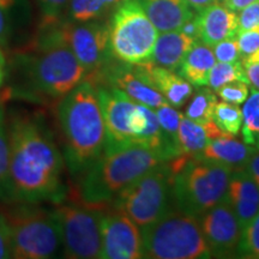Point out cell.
I'll list each match as a JSON object with an SVG mask.
<instances>
[{
  "label": "cell",
  "instance_id": "1",
  "mask_svg": "<svg viewBox=\"0 0 259 259\" xmlns=\"http://www.w3.org/2000/svg\"><path fill=\"white\" fill-rule=\"evenodd\" d=\"M10 204L61 202L64 156L42 116L16 114L8 124Z\"/></svg>",
  "mask_w": 259,
  "mask_h": 259
},
{
  "label": "cell",
  "instance_id": "2",
  "mask_svg": "<svg viewBox=\"0 0 259 259\" xmlns=\"http://www.w3.org/2000/svg\"><path fill=\"white\" fill-rule=\"evenodd\" d=\"M14 92L30 101L60 100L87 79L61 31V19L41 22L35 40L14 61Z\"/></svg>",
  "mask_w": 259,
  "mask_h": 259
},
{
  "label": "cell",
  "instance_id": "3",
  "mask_svg": "<svg viewBox=\"0 0 259 259\" xmlns=\"http://www.w3.org/2000/svg\"><path fill=\"white\" fill-rule=\"evenodd\" d=\"M57 120L63 141L64 161L74 178H80L103 153L106 126L96 87L83 80L61 97Z\"/></svg>",
  "mask_w": 259,
  "mask_h": 259
},
{
  "label": "cell",
  "instance_id": "4",
  "mask_svg": "<svg viewBox=\"0 0 259 259\" xmlns=\"http://www.w3.org/2000/svg\"><path fill=\"white\" fill-rule=\"evenodd\" d=\"M157 153L138 143L106 145L79 178V197L90 205H105L148 170L162 163Z\"/></svg>",
  "mask_w": 259,
  "mask_h": 259
},
{
  "label": "cell",
  "instance_id": "5",
  "mask_svg": "<svg viewBox=\"0 0 259 259\" xmlns=\"http://www.w3.org/2000/svg\"><path fill=\"white\" fill-rule=\"evenodd\" d=\"M173 171L176 209L198 219L225 198L232 171L222 164L181 155L167 161Z\"/></svg>",
  "mask_w": 259,
  "mask_h": 259
},
{
  "label": "cell",
  "instance_id": "6",
  "mask_svg": "<svg viewBox=\"0 0 259 259\" xmlns=\"http://www.w3.org/2000/svg\"><path fill=\"white\" fill-rule=\"evenodd\" d=\"M5 213L11 233L12 258L48 259L63 252V240L54 210L38 204H11Z\"/></svg>",
  "mask_w": 259,
  "mask_h": 259
},
{
  "label": "cell",
  "instance_id": "7",
  "mask_svg": "<svg viewBox=\"0 0 259 259\" xmlns=\"http://www.w3.org/2000/svg\"><path fill=\"white\" fill-rule=\"evenodd\" d=\"M139 229L143 258L200 259L211 257L198 220L177 209Z\"/></svg>",
  "mask_w": 259,
  "mask_h": 259
},
{
  "label": "cell",
  "instance_id": "8",
  "mask_svg": "<svg viewBox=\"0 0 259 259\" xmlns=\"http://www.w3.org/2000/svg\"><path fill=\"white\" fill-rule=\"evenodd\" d=\"M112 202L113 208L139 228L150 225L174 210L173 171L167 162H162L121 190Z\"/></svg>",
  "mask_w": 259,
  "mask_h": 259
},
{
  "label": "cell",
  "instance_id": "9",
  "mask_svg": "<svg viewBox=\"0 0 259 259\" xmlns=\"http://www.w3.org/2000/svg\"><path fill=\"white\" fill-rule=\"evenodd\" d=\"M158 31L138 0L116 4L109 24V45L113 57L126 64L150 61Z\"/></svg>",
  "mask_w": 259,
  "mask_h": 259
},
{
  "label": "cell",
  "instance_id": "10",
  "mask_svg": "<svg viewBox=\"0 0 259 259\" xmlns=\"http://www.w3.org/2000/svg\"><path fill=\"white\" fill-rule=\"evenodd\" d=\"M59 221L64 257L71 259L100 258L101 211L84 203H57L53 209Z\"/></svg>",
  "mask_w": 259,
  "mask_h": 259
},
{
  "label": "cell",
  "instance_id": "11",
  "mask_svg": "<svg viewBox=\"0 0 259 259\" xmlns=\"http://www.w3.org/2000/svg\"><path fill=\"white\" fill-rule=\"evenodd\" d=\"M61 31L67 46L92 80L111 63L113 57L109 45V25L97 19L89 22L61 21Z\"/></svg>",
  "mask_w": 259,
  "mask_h": 259
},
{
  "label": "cell",
  "instance_id": "12",
  "mask_svg": "<svg viewBox=\"0 0 259 259\" xmlns=\"http://www.w3.org/2000/svg\"><path fill=\"white\" fill-rule=\"evenodd\" d=\"M102 259H138L142 253L141 229L120 210L101 211Z\"/></svg>",
  "mask_w": 259,
  "mask_h": 259
},
{
  "label": "cell",
  "instance_id": "13",
  "mask_svg": "<svg viewBox=\"0 0 259 259\" xmlns=\"http://www.w3.org/2000/svg\"><path fill=\"white\" fill-rule=\"evenodd\" d=\"M197 220L211 257L222 258L235 254L242 227L226 198L203 212Z\"/></svg>",
  "mask_w": 259,
  "mask_h": 259
},
{
  "label": "cell",
  "instance_id": "14",
  "mask_svg": "<svg viewBox=\"0 0 259 259\" xmlns=\"http://www.w3.org/2000/svg\"><path fill=\"white\" fill-rule=\"evenodd\" d=\"M116 61L118 64L111 61L94 79L103 78L107 80V85L121 89L135 102L153 109L167 105L164 97L151 84L143 65H131Z\"/></svg>",
  "mask_w": 259,
  "mask_h": 259
},
{
  "label": "cell",
  "instance_id": "15",
  "mask_svg": "<svg viewBox=\"0 0 259 259\" xmlns=\"http://www.w3.org/2000/svg\"><path fill=\"white\" fill-rule=\"evenodd\" d=\"M96 93L106 126V145L134 143L130 131V119L137 102L116 87H99Z\"/></svg>",
  "mask_w": 259,
  "mask_h": 259
},
{
  "label": "cell",
  "instance_id": "16",
  "mask_svg": "<svg viewBox=\"0 0 259 259\" xmlns=\"http://www.w3.org/2000/svg\"><path fill=\"white\" fill-rule=\"evenodd\" d=\"M225 198L242 229L259 212V185L244 169L232 171Z\"/></svg>",
  "mask_w": 259,
  "mask_h": 259
},
{
  "label": "cell",
  "instance_id": "17",
  "mask_svg": "<svg viewBox=\"0 0 259 259\" xmlns=\"http://www.w3.org/2000/svg\"><path fill=\"white\" fill-rule=\"evenodd\" d=\"M253 147L232 135H222L210 139L206 147L194 158L222 164L231 170H242L247 163Z\"/></svg>",
  "mask_w": 259,
  "mask_h": 259
},
{
  "label": "cell",
  "instance_id": "18",
  "mask_svg": "<svg viewBox=\"0 0 259 259\" xmlns=\"http://www.w3.org/2000/svg\"><path fill=\"white\" fill-rule=\"evenodd\" d=\"M199 40L212 47L220 41L235 37L238 32V14L220 2L208 6L197 15Z\"/></svg>",
  "mask_w": 259,
  "mask_h": 259
},
{
  "label": "cell",
  "instance_id": "19",
  "mask_svg": "<svg viewBox=\"0 0 259 259\" xmlns=\"http://www.w3.org/2000/svg\"><path fill=\"white\" fill-rule=\"evenodd\" d=\"M145 72L154 88L164 97L167 103L174 108H180L192 96L193 87L176 70L158 66L150 61L143 63Z\"/></svg>",
  "mask_w": 259,
  "mask_h": 259
},
{
  "label": "cell",
  "instance_id": "20",
  "mask_svg": "<svg viewBox=\"0 0 259 259\" xmlns=\"http://www.w3.org/2000/svg\"><path fill=\"white\" fill-rule=\"evenodd\" d=\"M148 18L158 32L179 30L192 18L194 10L184 0H138Z\"/></svg>",
  "mask_w": 259,
  "mask_h": 259
},
{
  "label": "cell",
  "instance_id": "21",
  "mask_svg": "<svg viewBox=\"0 0 259 259\" xmlns=\"http://www.w3.org/2000/svg\"><path fill=\"white\" fill-rule=\"evenodd\" d=\"M215 63L212 47L196 40L178 67V73L194 87H205Z\"/></svg>",
  "mask_w": 259,
  "mask_h": 259
},
{
  "label": "cell",
  "instance_id": "22",
  "mask_svg": "<svg viewBox=\"0 0 259 259\" xmlns=\"http://www.w3.org/2000/svg\"><path fill=\"white\" fill-rule=\"evenodd\" d=\"M196 40L180 30L158 32L150 63L166 69L177 70Z\"/></svg>",
  "mask_w": 259,
  "mask_h": 259
},
{
  "label": "cell",
  "instance_id": "23",
  "mask_svg": "<svg viewBox=\"0 0 259 259\" xmlns=\"http://www.w3.org/2000/svg\"><path fill=\"white\" fill-rule=\"evenodd\" d=\"M226 135L220 130L216 124L203 126L197 124L181 114L179 130H178V143H179L180 153L185 156H194L200 153L210 139Z\"/></svg>",
  "mask_w": 259,
  "mask_h": 259
},
{
  "label": "cell",
  "instance_id": "24",
  "mask_svg": "<svg viewBox=\"0 0 259 259\" xmlns=\"http://www.w3.org/2000/svg\"><path fill=\"white\" fill-rule=\"evenodd\" d=\"M29 18L25 0H0V47H8Z\"/></svg>",
  "mask_w": 259,
  "mask_h": 259
},
{
  "label": "cell",
  "instance_id": "25",
  "mask_svg": "<svg viewBox=\"0 0 259 259\" xmlns=\"http://www.w3.org/2000/svg\"><path fill=\"white\" fill-rule=\"evenodd\" d=\"M218 103L215 92L209 87H199L187 106L185 116L197 124L210 126L213 121V109Z\"/></svg>",
  "mask_w": 259,
  "mask_h": 259
},
{
  "label": "cell",
  "instance_id": "26",
  "mask_svg": "<svg viewBox=\"0 0 259 259\" xmlns=\"http://www.w3.org/2000/svg\"><path fill=\"white\" fill-rule=\"evenodd\" d=\"M241 134L245 143L259 148V92L251 90L242 107Z\"/></svg>",
  "mask_w": 259,
  "mask_h": 259
},
{
  "label": "cell",
  "instance_id": "27",
  "mask_svg": "<svg viewBox=\"0 0 259 259\" xmlns=\"http://www.w3.org/2000/svg\"><path fill=\"white\" fill-rule=\"evenodd\" d=\"M9 162L10 144L8 122L5 120L4 109L0 106V203L9 205Z\"/></svg>",
  "mask_w": 259,
  "mask_h": 259
},
{
  "label": "cell",
  "instance_id": "28",
  "mask_svg": "<svg viewBox=\"0 0 259 259\" xmlns=\"http://www.w3.org/2000/svg\"><path fill=\"white\" fill-rule=\"evenodd\" d=\"M213 121L223 134L236 136L242 126V111L238 105L218 102L213 109Z\"/></svg>",
  "mask_w": 259,
  "mask_h": 259
},
{
  "label": "cell",
  "instance_id": "29",
  "mask_svg": "<svg viewBox=\"0 0 259 259\" xmlns=\"http://www.w3.org/2000/svg\"><path fill=\"white\" fill-rule=\"evenodd\" d=\"M233 80H242V82L248 84L242 61L239 60L234 61V63L216 61L209 74V88H211L215 92L223 84L233 82Z\"/></svg>",
  "mask_w": 259,
  "mask_h": 259
},
{
  "label": "cell",
  "instance_id": "30",
  "mask_svg": "<svg viewBox=\"0 0 259 259\" xmlns=\"http://www.w3.org/2000/svg\"><path fill=\"white\" fill-rule=\"evenodd\" d=\"M109 6L105 0H70L67 16L71 22H89L105 15Z\"/></svg>",
  "mask_w": 259,
  "mask_h": 259
},
{
  "label": "cell",
  "instance_id": "31",
  "mask_svg": "<svg viewBox=\"0 0 259 259\" xmlns=\"http://www.w3.org/2000/svg\"><path fill=\"white\" fill-rule=\"evenodd\" d=\"M235 254L241 258L259 259V212L242 229Z\"/></svg>",
  "mask_w": 259,
  "mask_h": 259
},
{
  "label": "cell",
  "instance_id": "32",
  "mask_svg": "<svg viewBox=\"0 0 259 259\" xmlns=\"http://www.w3.org/2000/svg\"><path fill=\"white\" fill-rule=\"evenodd\" d=\"M155 114L157 116V120L160 122V126L163 131V134L168 138V141L171 144H174L179 149V143H178V130H179V124L181 119V113L176 111L174 107L163 105L158 108L154 109ZM181 154V153H180Z\"/></svg>",
  "mask_w": 259,
  "mask_h": 259
},
{
  "label": "cell",
  "instance_id": "33",
  "mask_svg": "<svg viewBox=\"0 0 259 259\" xmlns=\"http://www.w3.org/2000/svg\"><path fill=\"white\" fill-rule=\"evenodd\" d=\"M215 92L222 101L239 106L246 101L250 94V89H248L247 83L242 80H233V82L223 84Z\"/></svg>",
  "mask_w": 259,
  "mask_h": 259
},
{
  "label": "cell",
  "instance_id": "34",
  "mask_svg": "<svg viewBox=\"0 0 259 259\" xmlns=\"http://www.w3.org/2000/svg\"><path fill=\"white\" fill-rule=\"evenodd\" d=\"M212 51L215 54L216 61L234 63V61L241 60V54L236 37L226 38V40L218 42L212 46Z\"/></svg>",
  "mask_w": 259,
  "mask_h": 259
},
{
  "label": "cell",
  "instance_id": "35",
  "mask_svg": "<svg viewBox=\"0 0 259 259\" xmlns=\"http://www.w3.org/2000/svg\"><path fill=\"white\" fill-rule=\"evenodd\" d=\"M235 37L240 50L241 60L259 52V27L238 31Z\"/></svg>",
  "mask_w": 259,
  "mask_h": 259
},
{
  "label": "cell",
  "instance_id": "36",
  "mask_svg": "<svg viewBox=\"0 0 259 259\" xmlns=\"http://www.w3.org/2000/svg\"><path fill=\"white\" fill-rule=\"evenodd\" d=\"M42 15V22L60 19L70 0H36Z\"/></svg>",
  "mask_w": 259,
  "mask_h": 259
},
{
  "label": "cell",
  "instance_id": "37",
  "mask_svg": "<svg viewBox=\"0 0 259 259\" xmlns=\"http://www.w3.org/2000/svg\"><path fill=\"white\" fill-rule=\"evenodd\" d=\"M259 27V2L246 6L238 12V31Z\"/></svg>",
  "mask_w": 259,
  "mask_h": 259
},
{
  "label": "cell",
  "instance_id": "38",
  "mask_svg": "<svg viewBox=\"0 0 259 259\" xmlns=\"http://www.w3.org/2000/svg\"><path fill=\"white\" fill-rule=\"evenodd\" d=\"M246 78L253 90L259 92V52L242 59Z\"/></svg>",
  "mask_w": 259,
  "mask_h": 259
},
{
  "label": "cell",
  "instance_id": "39",
  "mask_svg": "<svg viewBox=\"0 0 259 259\" xmlns=\"http://www.w3.org/2000/svg\"><path fill=\"white\" fill-rule=\"evenodd\" d=\"M12 258L11 233L5 215L0 213V259Z\"/></svg>",
  "mask_w": 259,
  "mask_h": 259
},
{
  "label": "cell",
  "instance_id": "40",
  "mask_svg": "<svg viewBox=\"0 0 259 259\" xmlns=\"http://www.w3.org/2000/svg\"><path fill=\"white\" fill-rule=\"evenodd\" d=\"M244 170L247 171L259 185V148L253 147Z\"/></svg>",
  "mask_w": 259,
  "mask_h": 259
},
{
  "label": "cell",
  "instance_id": "41",
  "mask_svg": "<svg viewBox=\"0 0 259 259\" xmlns=\"http://www.w3.org/2000/svg\"><path fill=\"white\" fill-rule=\"evenodd\" d=\"M181 32L187 35V36L193 38V40H199V27H198V19H197V15L186 21L185 23L181 25L179 29Z\"/></svg>",
  "mask_w": 259,
  "mask_h": 259
},
{
  "label": "cell",
  "instance_id": "42",
  "mask_svg": "<svg viewBox=\"0 0 259 259\" xmlns=\"http://www.w3.org/2000/svg\"><path fill=\"white\" fill-rule=\"evenodd\" d=\"M255 2H259V0H225L223 4H225L229 10H232V11L238 14L240 10L246 8V6L253 4Z\"/></svg>",
  "mask_w": 259,
  "mask_h": 259
},
{
  "label": "cell",
  "instance_id": "43",
  "mask_svg": "<svg viewBox=\"0 0 259 259\" xmlns=\"http://www.w3.org/2000/svg\"><path fill=\"white\" fill-rule=\"evenodd\" d=\"M184 2L196 12H200L204 9L208 8V6L218 3L219 0H184Z\"/></svg>",
  "mask_w": 259,
  "mask_h": 259
},
{
  "label": "cell",
  "instance_id": "44",
  "mask_svg": "<svg viewBox=\"0 0 259 259\" xmlns=\"http://www.w3.org/2000/svg\"><path fill=\"white\" fill-rule=\"evenodd\" d=\"M8 74V66H6V60L2 50H0V87L3 85Z\"/></svg>",
  "mask_w": 259,
  "mask_h": 259
},
{
  "label": "cell",
  "instance_id": "45",
  "mask_svg": "<svg viewBox=\"0 0 259 259\" xmlns=\"http://www.w3.org/2000/svg\"><path fill=\"white\" fill-rule=\"evenodd\" d=\"M105 2L107 3V5H108V6H113V5L119 4V3H120L121 0H105Z\"/></svg>",
  "mask_w": 259,
  "mask_h": 259
},
{
  "label": "cell",
  "instance_id": "46",
  "mask_svg": "<svg viewBox=\"0 0 259 259\" xmlns=\"http://www.w3.org/2000/svg\"><path fill=\"white\" fill-rule=\"evenodd\" d=\"M219 2H220V3H223V2H225V0H219Z\"/></svg>",
  "mask_w": 259,
  "mask_h": 259
}]
</instances>
